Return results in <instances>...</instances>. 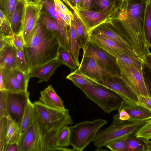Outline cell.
Wrapping results in <instances>:
<instances>
[{"instance_id": "obj_36", "label": "cell", "mask_w": 151, "mask_h": 151, "mask_svg": "<svg viewBox=\"0 0 151 151\" xmlns=\"http://www.w3.org/2000/svg\"><path fill=\"white\" fill-rule=\"evenodd\" d=\"M125 64L139 69H142L144 63V60L139 57L128 54H124L117 58Z\"/></svg>"}, {"instance_id": "obj_1", "label": "cell", "mask_w": 151, "mask_h": 151, "mask_svg": "<svg viewBox=\"0 0 151 151\" xmlns=\"http://www.w3.org/2000/svg\"><path fill=\"white\" fill-rule=\"evenodd\" d=\"M146 3L143 0H124L111 17L117 21L136 54L143 60L150 52L144 31Z\"/></svg>"}, {"instance_id": "obj_30", "label": "cell", "mask_w": 151, "mask_h": 151, "mask_svg": "<svg viewBox=\"0 0 151 151\" xmlns=\"http://www.w3.org/2000/svg\"><path fill=\"white\" fill-rule=\"evenodd\" d=\"M56 59L60 64L68 67L71 70V72L78 67L70 53L61 47L60 48Z\"/></svg>"}, {"instance_id": "obj_23", "label": "cell", "mask_w": 151, "mask_h": 151, "mask_svg": "<svg viewBox=\"0 0 151 151\" xmlns=\"http://www.w3.org/2000/svg\"><path fill=\"white\" fill-rule=\"evenodd\" d=\"M37 116L35 104L30 100L25 107L20 126L22 136L33 124Z\"/></svg>"}, {"instance_id": "obj_4", "label": "cell", "mask_w": 151, "mask_h": 151, "mask_svg": "<svg viewBox=\"0 0 151 151\" xmlns=\"http://www.w3.org/2000/svg\"><path fill=\"white\" fill-rule=\"evenodd\" d=\"M145 122L123 121L119 119L118 114L114 115L111 124L98 132L93 142L95 150L100 151L113 142L134 135Z\"/></svg>"}, {"instance_id": "obj_39", "label": "cell", "mask_w": 151, "mask_h": 151, "mask_svg": "<svg viewBox=\"0 0 151 151\" xmlns=\"http://www.w3.org/2000/svg\"><path fill=\"white\" fill-rule=\"evenodd\" d=\"M7 125L6 117L0 119V151H6V136Z\"/></svg>"}, {"instance_id": "obj_47", "label": "cell", "mask_w": 151, "mask_h": 151, "mask_svg": "<svg viewBox=\"0 0 151 151\" xmlns=\"http://www.w3.org/2000/svg\"><path fill=\"white\" fill-rule=\"evenodd\" d=\"M137 104L141 105L151 111V98L142 95L138 97Z\"/></svg>"}, {"instance_id": "obj_20", "label": "cell", "mask_w": 151, "mask_h": 151, "mask_svg": "<svg viewBox=\"0 0 151 151\" xmlns=\"http://www.w3.org/2000/svg\"><path fill=\"white\" fill-rule=\"evenodd\" d=\"M39 101L44 105L54 108L65 110L63 101L51 85L40 92Z\"/></svg>"}, {"instance_id": "obj_16", "label": "cell", "mask_w": 151, "mask_h": 151, "mask_svg": "<svg viewBox=\"0 0 151 151\" xmlns=\"http://www.w3.org/2000/svg\"><path fill=\"white\" fill-rule=\"evenodd\" d=\"M97 82L99 85L118 93L124 101L131 103H137L138 97L127 87L121 77H113Z\"/></svg>"}, {"instance_id": "obj_11", "label": "cell", "mask_w": 151, "mask_h": 151, "mask_svg": "<svg viewBox=\"0 0 151 151\" xmlns=\"http://www.w3.org/2000/svg\"><path fill=\"white\" fill-rule=\"evenodd\" d=\"M7 93L6 116H9L20 126L25 107L30 100L29 93Z\"/></svg>"}, {"instance_id": "obj_37", "label": "cell", "mask_w": 151, "mask_h": 151, "mask_svg": "<svg viewBox=\"0 0 151 151\" xmlns=\"http://www.w3.org/2000/svg\"><path fill=\"white\" fill-rule=\"evenodd\" d=\"M13 71L16 80L22 88L24 91L28 92L30 73L24 72L18 68L14 69Z\"/></svg>"}, {"instance_id": "obj_33", "label": "cell", "mask_w": 151, "mask_h": 151, "mask_svg": "<svg viewBox=\"0 0 151 151\" xmlns=\"http://www.w3.org/2000/svg\"><path fill=\"white\" fill-rule=\"evenodd\" d=\"M55 142L57 146L59 147H66L70 145L69 127H65L59 131L56 138Z\"/></svg>"}, {"instance_id": "obj_42", "label": "cell", "mask_w": 151, "mask_h": 151, "mask_svg": "<svg viewBox=\"0 0 151 151\" xmlns=\"http://www.w3.org/2000/svg\"><path fill=\"white\" fill-rule=\"evenodd\" d=\"M142 71L148 96L151 98V71L145 62L143 65Z\"/></svg>"}, {"instance_id": "obj_32", "label": "cell", "mask_w": 151, "mask_h": 151, "mask_svg": "<svg viewBox=\"0 0 151 151\" xmlns=\"http://www.w3.org/2000/svg\"><path fill=\"white\" fill-rule=\"evenodd\" d=\"M145 40L149 48H151V2L146 3L144 23Z\"/></svg>"}, {"instance_id": "obj_26", "label": "cell", "mask_w": 151, "mask_h": 151, "mask_svg": "<svg viewBox=\"0 0 151 151\" xmlns=\"http://www.w3.org/2000/svg\"><path fill=\"white\" fill-rule=\"evenodd\" d=\"M73 15L78 42L81 49L83 50L89 41V33L85 26L74 12Z\"/></svg>"}, {"instance_id": "obj_51", "label": "cell", "mask_w": 151, "mask_h": 151, "mask_svg": "<svg viewBox=\"0 0 151 151\" xmlns=\"http://www.w3.org/2000/svg\"><path fill=\"white\" fill-rule=\"evenodd\" d=\"M6 151H19V145L17 143H14L9 145Z\"/></svg>"}, {"instance_id": "obj_3", "label": "cell", "mask_w": 151, "mask_h": 151, "mask_svg": "<svg viewBox=\"0 0 151 151\" xmlns=\"http://www.w3.org/2000/svg\"><path fill=\"white\" fill-rule=\"evenodd\" d=\"M59 131H46L37 116L33 124L22 136L19 151H57L55 139Z\"/></svg>"}, {"instance_id": "obj_40", "label": "cell", "mask_w": 151, "mask_h": 151, "mask_svg": "<svg viewBox=\"0 0 151 151\" xmlns=\"http://www.w3.org/2000/svg\"><path fill=\"white\" fill-rule=\"evenodd\" d=\"M59 16L64 15L73 19V13L70 11L61 0H51Z\"/></svg>"}, {"instance_id": "obj_60", "label": "cell", "mask_w": 151, "mask_h": 151, "mask_svg": "<svg viewBox=\"0 0 151 151\" xmlns=\"http://www.w3.org/2000/svg\"><path fill=\"white\" fill-rule=\"evenodd\" d=\"M121 1H124V0H121Z\"/></svg>"}, {"instance_id": "obj_24", "label": "cell", "mask_w": 151, "mask_h": 151, "mask_svg": "<svg viewBox=\"0 0 151 151\" xmlns=\"http://www.w3.org/2000/svg\"><path fill=\"white\" fill-rule=\"evenodd\" d=\"M13 69L0 68V74L2 77L5 90L9 92L24 91L16 80Z\"/></svg>"}, {"instance_id": "obj_59", "label": "cell", "mask_w": 151, "mask_h": 151, "mask_svg": "<svg viewBox=\"0 0 151 151\" xmlns=\"http://www.w3.org/2000/svg\"><path fill=\"white\" fill-rule=\"evenodd\" d=\"M143 0L144 1H145L146 3L149 2V1H151V0Z\"/></svg>"}, {"instance_id": "obj_6", "label": "cell", "mask_w": 151, "mask_h": 151, "mask_svg": "<svg viewBox=\"0 0 151 151\" xmlns=\"http://www.w3.org/2000/svg\"><path fill=\"white\" fill-rule=\"evenodd\" d=\"M39 119L47 132L59 131L73 123L69 110H61L48 106L39 100L34 103Z\"/></svg>"}, {"instance_id": "obj_17", "label": "cell", "mask_w": 151, "mask_h": 151, "mask_svg": "<svg viewBox=\"0 0 151 151\" xmlns=\"http://www.w3.org/2000/svg\"><path fill=\"white\" fill-rule=\"evenodd\" d=\"M89 36V42L104 50L116 59L124 54H128L139 57L134 52L110 40L102 37Z\"/></svg>"}, {"instance_id": "obj_56", "label": "cell", "mask_w": 151, "mask_h": 151, "mask_svg": "<svg viewBox=\"0 0 151 151\" xmlns=\"http://www.w3.org/2000/svg\"><path fill=\"white\" fill-rule=\"evenodd\" d=\"M67 1L68 3V6L74 11V8L73 0H67Z\"/></svg>"}, {"instance_id": "obj_50", "label": "cell", "mask_w": 151, "mask_h": 151, "mask_svg": "<svg viewBox=\"0 0 151 151\" xmlns=\"http://www.w3.org/2000/svg\"><path fill=\"white\" fill-rule=\"evenodd\" d=\"M144 62L151 71V53H148L145 57Z\"/></svg>"}, {"instance_id": "obj_35", "label": "cell", "mask_w": 151, "mask_h": 151, "mask_svg": "<svg viewBox=\"0 0 151 151\" xmlns=\"http://www.w3.org/2000/svg\"><path fill=\"white\" fill-rule=\"evenodd\" d=\"M42 2L43 7L46 12V13L50 16L56 20L64 27L66 28L68 27V26L58 15L53 3L48 0H45Z\"/></svg>"}, {"instance_id": "obj_48", "label": "cell", "mask_w": 151, "mask_h": 151, "mask_svg": "<svg viewBox=\"0 0 151 151\" xmlns=\"http://www.w3.org/2000/svg\"><path fill=\"white\" fill-rule=\"evenodd\" d=\"M118 111L119 119L123 121H128L130 119L129 114L124 109L120 108Z\"/></svg>"}, {"instance_id": "obj_22", "label": "cell", "mask_w": 151, "mask_h": 151, "mask_svg": "<svg viewBox=\"0 0 151 151\" xmlns=\"http://www.w3.org/2000/svg\"><path fill=\"white\" fill-rule=\"evenodd\" d=\"M6 117L7 125L6 140L7 150L9 146L12 144L17 143L19 145L22 136L19 124L9 116H7Z\"/></svg>"}, {"instance_id": "obj_45", "label": "cell", "mask_w": 151, "mask_h": 151, "mask_svg": "<svg viewBox=\"0 0 151 151\" xmlns=\"http://www.w3.org/2000/svg\"><path fill=\"white\" fill-rule=\"evenodd\" d=\"M125 139H122L114 141L108 145L106 147L113 151H124Z\"/></svg>"}, {"instance_id": "obj_28", "label": "cell", "mask_w": 151, "mask_h": 151, "mask_svg": "<svg viewBox=\"0 0 151 151\" xmlns=\"http://www.w3.org/2000/svg\"><path fill=\"white\" fill-rule=\"evenodd\" d=\"M66 78L72 81L75 86L80 89L89 85H99L97 81L82 74L78 68L71 72Z\"/></svg>"}, {"instance_id": "obj_34", "label": "cell", "mask_w": 151, "mask_h": 151, "mask_svg": "<svg viewBox=\"0 0 151 151\" xmlns=\"http://www.w3.org/2000/svg\"><path fill=\"white\" fill-rule=\"evenodd\" d=\"M19 0H0L1 9L10 23L13 14Z\"/></svg>"}, {"instance_id": "obj_21", "label": "cell", "mask_w": 151, "mask_h": 151, "mask_svg": "<svg viewBox=\"0 0 151 151\" xmlns=\"http://www.w3.org/2000/svg\"><path fill=\"white\" fill-rule=\"evenodd\" d=\"M18 66L16 50L14 45L6 46L0 50V68L14 69Z\"/></svg>"}, {"instance_id": "obj_43", "label": "cell", "mask_w": 151, "mask_h": 151, "mask_svg": "<svg viewBox=\"0 0 151 151\" xmlns=\"http://www.w3.org/2000/svg\"><path fill=\"white\" fill-rule=\"evenodd\" d=\"M7 92L0 91V119L6 117Z\"/></svg>"}, {"instance_id": "obj_9", "label": "cell", "mask_w": 151, "mask_h": 151, "mask_svg": "<svg viewBox=\"0 0 151 151\" xmlns=\"http://www.w3.org/2000/svg\"><path fill=\"white\" fill-rule=\"evenodd\" d=\"M83 52V55L93 57L102 68L111 74L121 77L116 58L104 50L89 41Z\"/></svg>"}, {"instance_id": "obj_5", "label": "cell", "mask_w": 151, "mask_h": 151, "mask_svg": "<svg viewBox=\"0 0 151 151\" xmlns=\"http://www.w3.org/2000/svg\"><path fill=\"white\" fill-rule=\"evenodd\" d=\"M107 121L98 119L86 120L69 127L70 145L75 151H82L95 140L100 129Z\"/></svg>"}, {"instance_id": "obj_15", "label": "cell", "mask_w": 151, "mask_h": 151, "mask_svg": "<svg viewBox=\"0 0 151 151\" xmlns=\"http://www.w3.org/2000/svg\"><path fill=\"white\" fill-rule=\"evenodd\" d=\"M78 69L82 74L97 82L115 76L102 68L94 59L90 56L83 55Z\"/></svg>"}, {"instance_id": "obj_52", "label": "cell", "mask_w": 151, "mask_h": 151, "mask_svg": "<svg viewBox=\"0 0 151 151\" xmlns=\"http://www.w3.org/2000/svg\"><path fill=\"white\" fill-rule=\"evenodd\" d=\"M25 4H37L41 3L42 0H21Z\"/></svg>"}, {"instance_id": "obj_18", "label": "cell", "mask_w": 151, "mask_h": 151, "mask_svg": "<svg viewBox=\"0 0 151 151\" xmlns=\"http://www.w3.org/2000/svg\"><path fill=\"white\" fill-rule=\"evenodd\" d=\"M120 108L124 109L129 114L128 122L137 123L145 122L151 119V111L145 107L137 103L123 101Z\"/></svg>"}, {"instance_id": "obj_14", "label": "cell", "mask_w": 151, "mask_h": 151, "mask_svg": "<svg viewBox=\"0 0 151 151\" xmlns=\"http://www.w3.org/2000/svg\"><path fill=\"white\" fill-rule=\"evenodd\" d=\"M118 6L103 12L91 9H78L74 11L90 32L95 27L108 20L115 12Z\"/></svg>"}, {"instance_id": "obj_7", "label": "cell", "mask_w": 151, "mask_h": 151, "mask_svg": "<svg viewBox=\"0 0 151 151\" xmlns=\"http://www.w3.org/2000/svg\"><path fill=\"white\" fill-rule=\"evenodd\" d=\"M81 89L87 98L106 113L118 110L124 101L122 97L115 92L99 85H89Z\"/></svg>"}, {"instance_id": "obj_12", "label": "cell", "mask_w": 151, "mask_h": 151, "mask_svg": "<svg viewBox=\"0 0 151 151\" xmlns=\"http://www.w3.org/2000/svg\"><path fill=\"white\" fill-rule=\"evenodd\" d=\"M43 8L42 2L37 4H24L22 20V33L24 45L27 44L30 40L39 19Z\"/></svg>"}, {"instance_id": "obj_54", "label": "cell", "mask_w": 151, "mask_h": 151, "mask_svg": "<svg viewBox=\"0 0 151 151\" xmlns=\"http://www.w3.org/2000/svg\"><path fill=\"white\" fill-rule=\"evenodd\" d=\"M81 0H73L74 10L78 9L79 4Z\"/></svg>"}, {"instance_id": "obj_53", "label": "cell", "mask_w": 151, "mask_h": 151, "mask_svg": "<svg viewBox=\"0 0 151 151\" xmlns=\"http://www.w3.org/2000/svg\"><path fill=\"white\" fill-rule=\"evenodd\" d=\"M6 91L1 75L0 74V91Z\"/></svg>"}, {"instance_id": "obj_8", "label": "cell", "mask_w": 151, "mask_h": 151, "mask_svg": "<svg viewBox=\"0 0 151 151\" xmlns=\"http://www.w3.org/2000/svg\"><path fill=\"white\" fill-rule=\"evenodd\" d=\"M116 59L121 78L127 87L138 97L140 95L149 97L142 69L127 65L118 59Z\"/></svg>"}, {"instance_id": "obj_31", "label": "cell", "mask_w": 151, "mask_h": 151, "mask_svg": "<svg viewBox=\"0 0 151 151\" xmlns=\"http://www.w3.org/2000/svg\"><path fill=\"white\" fill-rule=\"evenodd\" d=\"M122 1L121 0H93L90 9L103 12L119 6Z\"/></svg>"}, {"instance_id": "obj_38", "label": "cell", "mask_w": 151, "mask_h": 151, "mask_svg": "<svg viewBox=\"0 0 151 151\" xmlns=\"http://www.w3.org/2000/svg\"><path fill=\"white\" fill-rule=\"evenodd\" d=\"M135 135L147 140L151 139V119L145 122Z\"/></svg>"}, {"instance_id": "obj_58", "label": "cell", "mask_w": 151, "mask_h": 151, "mask_svg": "<svg viewBox=\"0 0 151 151\" xmlns=\"http://www.w3.org/2000/svg\"><path fill=\"white\" fill-rule=\"evenodd\" d=\"M63 2L67 4L68 6V3L67 1V0H62Z\"/></svg>"}, {"instance_id": "obj_10", "label": "cell", "mask_w": 151, "mask_h": 151, "mask_svg": "<svg viewBox=\"0 0 151 151\" xmlns=\"http://www.w3.org/2000/svg\"><path fill=\"white\" fill-rule=\"evenodd\" d=\"M89 35L108 39L135 52L120 29L115 23L110 19L93 29L89 33Z\"/></svg>"}, {"instance_id": "obj_41", "label": "cell", "mask_w": 151, "mask_h": 151, "mask_svg": "<svg viewBox=\"0 0 151 151\" xmlns=\"http://www.w3.org/2000/svg\"><path fill=\"white\" fill-rule=\"evenodd\" d=\"M16 48L18 61V68L25 72L30 73L28 64L26 60L24 51Z\"/></svg>"}, {"instance_id": "obj_19", "label": "cell", "mask_w": 151, "mask_h": 151, "mask_svg": "<svg viewBox=\"0 0 151 151\" xmlns=\"http://www.w3.org/2000/svg\"><path fill=\"white\" fill-rule=\"evenodd\" d=\"M57 59L51 61L42 65L37 67L30 72V78L36 77L39 79L38 83L47 82L55 73L56 68L61 66Z\"/></svg>"}, {"instance_id": "obj_25", "label": "cell", "mask_w": 151, "mask_h": 151, "mask_svg": "<svg viewBox=\"0 0 151 151\" xmlns=\"http://www.w3.org/2000/svg\"><path fill=\"white\" fill-rule=\"evenodd\" d=\"M25 4L19 0L12 15L10 23L14 35L22 33V21Z\"/></svg>"}, {"instance_id": "obj_46", "label": "cell", "mask_w": 151, "mask_h": 151, "mask_svg": "<svg viewBox=\"0 0 151 151\" xmlns=\"http://www.w3.org/2000/svg\"><path fill=\"white\" fill-rule=\"evenodd\" d=\"M13 43L16 48L22 51H24V42L22 33L14 35Z\"/></svg>"}, {"instance_id": "obj_27", "label": "cell", "mask_w": 151, "mask_h": 151, "mask_svg": "<svg viewBox=\"0 0 151 151\" xmlns=\"http://www.w3.org/2000/svg\"><path fill=\"white\" fill-rule=\"evenodd\" d=\"M68 27L70 54L79 67L80 64L79 61V55L81 48L78 40L73 19L71 20L70 25Z\"/></svg>"}, {"instance_id": "obj_55", "label": "cell", "mask_w": 151, "mask_h": 151, "mask_svg": "<svg viewBox=\"0 0 151 151\" xmlns=\"http://www.w3.org/2000/svg\"><path fill=\"white\" fill-rule=\"evenodd\" d=\"M6 18L5 16L3 11L0 9V22L3 21Z\"/></svg>"}, {"instance_id": "obj_61", "label": "cell", "mask_w": 151, "mask_h": 151, "mask_svg": "<svg viewBox=\"0 0 151 151\" xmlns=\"http://www.w3.org/2000/svg\"></svg>"}, {"instance_id": "obj_49", "label": "cell", "mask_w": 151, "mask_h": 151, "mask_svg": "<svg viewBox=\"0 0 151 151\" xmlns=\"http://www.w3.org/2000/svg\"><path fill=\"white\" fill-rule=\"evenodd\" d=\"M93 0H81L78 9L87 10L90 9Z\"/></svg>"}, {"instance_id": "obj_44", "label": "cell", "mask_w": 151, "mask_h": 151, "mask_svg": "<svg viewBox=\"0 0 151 151\" xmlns=\"http://www.w3.org/2000/svg\"><path fill=\"white\" fill-rule=\"evenodd\" d=\"M0 37H5L13 36L10 23L6 19L0 22Z\"/></svg>"}, {"instance_id": "obj_29", "label": "cell", "mask_w": 151, "mask_h": 151, "mask_svg": "<svg viewBox=\"0 0 151 151\" xmlns=\"http://www.w3.org/2000/svg\"><path fill=\"white\" fill-rule=\"evenodd\" d=\"M125 142L124 151H147L146 140L137 137L135 135L125 139Z\"/></svg>"}, {"instance_id": "obj_57", "label": "cell", "mask_w": 151, "mask_h": 151, "mask_svg": "<svg viewBox=\"0 0 151 151\" xmlns=\"http://www.w3.org/2000/svg\"><path fill=\"white\" fill-rule=\"evenodd\" d=\"M146 141L147 145V151H151V141L149 140H146Z\"/></svg>"}, {"instance_id": "obj_13", "label": "cell", "mask_w": 151, "mask_h": 151, "mask_svg": "<svg viewBox=\"0 0 151 151\" xmlns=\"http://www.w3.org/2000/svg\"><path fill=\"white\" fill-rule=\"evenodd\" d=\"M39 20L56 38L60 47L70 53L69 27H64L45 12H41Z\"/></svg>"}, {"instance_id": "obj_2", "label": "cell", "mask_w": 151, "mask_h": 151, "mask_svg": "<svg viewBox=\"0 0 151 151\" xmlns=\"http://www.w3.org/2000/svg\"><path fill=\"white\" fill-rule=\"evenodd\" d=\"M60 46L56 38L39 19L24 52L30 72L56 59Z\"/></svg>"}]
</instances>
